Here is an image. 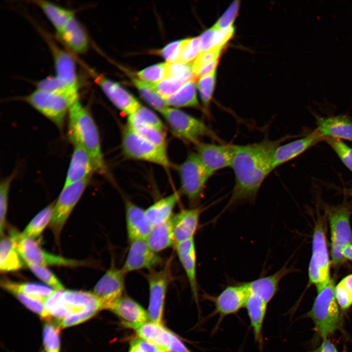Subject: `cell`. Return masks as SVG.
Here are the masks:
<instances>
[{
	"mask_svg": "<svg viewBox=\"0 0 352 352\" xmlns=\"http://www.w3.org/2000/svg\"><path fill=\"white\" fill-rule=\"evenodd\" d=\"M286 138L275 140L265 138L253 144L235 145L231 167L235 175V184L220 215L239 203L254 201L263 182L274 170L273 159L276 149Z\"/></svg>",
	"mask_w": 352,
	"mask_h": 352,
	"instance_id": "1",
	"label": "cell"
},
{
	"mask_svg": "<svg viewBox=\"0 0 352 352\" xmlns=\"http://www.w3.org/2000/svg\"><path fill=\"white\" fill-rule=\"evenodd\" d=\"M68 137L74 146L83 149L92 162L95 172L106 176L108 169L102 151L97 125L87 108L77 99L68 113Z\"/></svg>",
	"mask_w": 352,
	"mask_h": 352,
	"instance_id": "2",
	"label": "cell"
},
{
	"mask_svg": "<svg viewBox=\"0 0 352 352\" xmlns=\"http://www.w3.org/2000/svg\"><path fill=\"white\" fill-rule=\"evenodd\" d=\"M334 281L331 279L317 291L312 307L307 313L314 324V330L323 339L328 338L339 328L340 314L335 296Z\"/></svg>",
	"mask_w": 352,
	"mask_h": 352,
	"instance_id": "3",
	"label": "cell"
},
{
	"mask_svg": "<svg viewBox=\"0 0 352 352\" xmlns=\"http://www.w3.org/2000/svg\"><path fill=\"white\" fill-rule=\"evenodd\" d=\"M77 99L78 94L52 93L36 89L23 100L61 129L70 106Z\"/></svg>",
	"mask_w": 352,
	"mask_h": 352,
	"instance_id": "4",
	"label": "cell"
},
{
	"mask_svg": "<svg viewBox=\"0 0 352 352\" xmlns=\"http://www.w3.org/2000/svg\"><path fill=\"white\" fill-rule=\"evenodd\" d=\"M179 193L188 198L192 207H197L203 196L208 179L213 175L201 161L196 153H191L179 166Z\"/></svg>",
	"mask_w": 352,
	"mask_h": 352,
	"instance_id": "5",
	"label": "cell"
},
{
	"mask_svg": "<svg viewBox=\"0 0 352 352\" xmlns=\"http://www.w3.org/2000/svg\"><path fill=\"white\" fill-rule=\"evenodd\" d=\"M121 148L129 158L153 163L166 169L171 165L166 150L148 141L128 125L122 132Z\"/></svg>",
	"mask_w": 352,
	"mask_h": 352,
	"instance_id": "6",
	"label": "cell"
},
{
	"mask_svg": "<svg viewBox=\"0 0 352 352\" xmlns=\"http://www.w3.org/2000/svg\"><path fill=\"white\" fill-rule=\"evenodd\" d=\"M162 115L173 133L184 141L194 144L206 136L223 143L203 121L181 110L169 107Z\"/></svg>",
	"mask_w": 352,
	"mask_h": 352,
	"instance_id": "7",
	"label": "cell"
},
{
	"mask_svg": "<svg viewBox=\"0 0 352 352\" xmlns=\"http://www.w3.org/2000/svg\"><path fill=\"white\" fill-rule=\"evenodd\" d=\"M9 236L14 239L17 250L24 263L30 262L44 266H77L85 264L83 261L48 253L43 249L35 239L24 236L15 229L10 231Z\"/></svg>",
	"mask_w": 352,
	"mask_h": 352,
	"instance_id": "8",
	"label": "cell"
},
{
	"mask_svg": "<svg viewBox=\"0 0 352 352\" xmlns=\"http://www.w3.org/2000/svg\"><path fill=\"white\" fill-rule=\"evenodd\" d=\"M312 249L308 266L309 282L317 291L330 282V261L324 227L321 220L316 222L313 232Z\"/></svg>",
	"mask_w": 352,
	"mask_h": 352,
	"instance_id": "9",
	"label": "cell"
},
{
	"mask_svg": "<svg viewBox=\"0 0 352 352\" xmlns=\"http://www.w3.org/2000/svg\"><path fill=\"white\" fill-rule=\"evenodd\" d=\"M171 260L170 258L162 269L150 270L146 275L149 289L147 312L151 321L163 323L165 297L171 279Z\"/></svg>",
	"mask_w": 352,
	"mask_h": 352,
	"instance_id": "10",
	"label": "cell"
},
{
	"mask_svg": "<svg viewBox=\"0 0 352 352\" xmlns=\"http://www.w3.org/2000/svg\"><path fill=\"white\" fill-rule=\"evenodd\" d=\"M88 177L77 183L63 187L56 202L49 227L58 240L71 212L75 206L90 180Z\"/></svg>",
	"mask_w": 352,
	"mask_h": 352,
	"instance_id": "11",
	"label": "cell"
},
{
	"mask_svg": "<svg viewBox=\"0 0 352 352\" xmlns=\"http://www.w3.org/2000/svg\"><path fill=\"white\" fill-rule=\"evenodd\" d=\"M330 227L332 261L340 265L346 259L342 254L343 248L352 243V232L350 224V211L344 206L331 208L329 211Z\"/></svg>",
	"mask_w": 352,
	"mask_h": 352,
	"instance_id": "12",
	"label": "cell"
},
{
	"mask_svg": "<svg viewBox=\"0 0 352 352\" xmlns=\"http://www.w3.org/2000/svg\"><path fill=\"white\" fill-rule=\"evenodd\" d=\"M248 295V291L244 283L228 286L215 297L206 295L205 297L211 300L215 306L214 310L209 317L219 315L215 330L225 316L235 314L245 307Z\"/></svg>",
	"mask_w": 352,
	"mask_h": 352,
	"instance_id": "13",
	"label": "cell"
},
{
	"mask_svg": "<svg viewBox=\"0 0 352 352\" xmlns=\"http://www.w3.org/2000/svg\"><path fill=\"white\" fill-rule=\"evenodd\" d=\"M126 273L114 264L99 279L93 293L102 302L104 309H108L123 295Z\"/></svg>",
	"mask_w": 352,
	"mask_h": 352,
	"instance_id": "14",
	"label": "cell"
},
{
	"mask_svg": "<svg viewBox=\"0 0 352 352\" xmlns=\"http://www.w3.org/2000/svg\"><path fill=\"white\" fill-rule=\"evenodd\" d=\"M194 145L201 161L212 174L219 170L231 167L235 145H216L200 141Z\"/></svg>",
	"mask_w": 352,
	"mask_h": 352,
	"instance_id": "15",
	"label": "cell"
},
{
	"mask_svg": "<svg viewBox=\"0 0 352 352\" xmlns=\"http://www.w3.org/2000/svg\"><path fill=\"white\" fill-rule=\"evenodd\" d=\"M89 72L112 104L128 116L133 113L141 105L132 94L118 83L106 78L92 69H89Z\"/></svg>",
	"mask_w": 352,
	"mask_h": 352,
	"instance_id": "16",
	"label": "cell"
},
{
	"mask_svg": "<svg viewBox=\"0 0 352 352\" xmlns=\"http://www.w3.org/2000/svg\"><path fill=\"white\" fill-rule=\"evenodd\" d=\"M162 263V258L157 253L149 247L146 240H136L130 242L126 258L121 269L127 274L143 269H154Z\"/></svg>",
	"mask_w": 352,
	"mask_h": 352,
	"instance_id": "17",
	"label": "cell"
},
{
	"mask_svg": "<svg viewBox=\"0 0 352 352\" xmlns=\"http://www.w3.org/2000/svg\"><path fill=\"white\" fill-rule=\"evenodd\" d=\"M62 299L69 310L66 317L78 314L90 319L104 309L102 302L91 292L64 289L62 291Z\"/></svg>",
	"mask_w": 352,
	"mask_h": 352,
	"instance_id": "18",
	"label": "cell"
},
{
	"mask_svg": "<svg viewBox=\"0 0 352 352\" xmlns=\"http://www.w3.org/2000/svg\"><path fill=\"white\" fill-rule=\"evenodd\" d=\"M47 42L54 63L55 76L68 88L78 92L79 83L73 58L48 38Z\"/></svg>",
	"mask_w": 352,
	"mask_h": 352,
	"instance_id": "19",
	"label": "cell"
},
{
	"mask_svg": "<svg viewBox=\"0 0 352 352\" xmlns=\"http://www.w3.org/2000/svg\"><path fill=\"white\" fill-rule=\"evenodd\" d=\"M109 309L119 317L125 327L131 329L136 330L149 320L148 312L137 302L125 295Z\"/></svg>",
	"mask_w": 352,
	"mask_h": 352,
	"instance_id": "20",
	"label": "cell"
},
{
	"mask_svg": "<svg viewBox=\"0 0 352 352\" xmlns=\"http://www.w3.org/2000/svg\"><path fill=\"white\" fill-rule=\"evenodd\" d=\"M174 246L178 260L187 276L193 298L198 306L197 254L194 238L177 243Z\"/></svg>",
	"mask_w": 352,
	"mask_h": 352,
	"instance_id": "21",
	"label": "cell"
},
{
	"mask_svg": "<svg viewBox=\"0 0 352 352\" xmlns=\"http://www.w3.org/2000/svg\"><path fill=\"white\" fill-rule=\"evenodd\" d=\"M323 140H325V138L316 129L312 132L303 138L284 145H280L277 148L274 154L273 169L295 158L319 141Z\"/></svg>",
	"mask_w": 352,
	"mask_h": 352,
	"instance_id": "22",
	"label": "cell"
},
{
	"mask_svg": "<svg viewBox=\"0 0 352 352\" xmlns=\"http://www.w3.org/2000/svg\"><path fill=\"white\" fill-rule=\"evenodd\" d=\"M125 218L130 242L136 240H146L153 226L147 217L145 210L127 200L125 202Z\"/></svg>",
	"mask_w": 352,
	"mask_h": 352,
	"instance_id": "23",
	"label": "cell"
},
{
	"mask_svg": "<svg viewBox=\"0 0 352 352\" xmlns=\"http://www.w3.org/2000/svg\"><path fill=\"white\" fill-rule=\"evenodd\" d=\"M202 211V210L200 207H191L184 209L173 216L175 245L194 238Z\"/></svg>",
	"mask_w": 352,
	"mask_h": 352,
	"instance_id": "24",
	"label": "cell"
},
{
	"mask_svg": "<svg viewBox=\"0 0 352 352\" xmlns=\"http://www.w3.org/2000/svg\"><path fill=\"white\" fill-rule=\"evenodd\" d=\"M316 130L325 138L346 139L352 141V121L346 114L316 116Z\"/></svg>",
	"mask_w": 352,
	"mask_h": 352,
	"instance_id": "25",
	"label": "cell"
},
{
	"mask_svg": "<svg viewBox=\"0 0 352 352\" xmlns=\"http://www.w3.org/2000/svg\"><path fill=\"white\" fill-rule=\"evenodd\" d=\"M290 271V268L285 265L271 275L244 282V284L249 293L258 296L268 304L277 292L282 279Z\"/></svg>",
	"mask_w": 352,
	"mask_h": 352,
	"instance_id": "26",
	"label": "cell"
},
{
	"mask_svg": "<svg viewBox=\"0 0 352 352\" xmlns=\"http://www.w3.org/2000/svg\"><path fill=\"white\" fill-rule=\"evenodd\" d=\"M94 172L88 153L82 148L74 146L63 187L91 177Z\"/></svg>",
	"mask_w": 352,
	"mask_h": 352,
	"instance_id": "27",
	"label": "cell"
},
{
	"mask_svg": "<svg viewBox=\"0 0 352 352\" xmlns=\"http://www.w3.org/2000/svg\"><path fill=\"white\" fill-rule=\"evenodd\" d=\"M267 305L268 304L260 297L248 292L244 307L246 309L249 318L255 340L261 351H263L264 347L263 327Z\"/></svg>",
	"mask_w": 352,
	"mask_h": 352,
	"instance_id": "28",
	"label": "cell"
},
{
	"mask_svg": "<svg viewBox=\"0 0 352 352\" xmlns=\"http://www.w3.org/2000/svg\"><path fill=\"white\" fill-rule=\"evenodd\" d=\"M58 33L65 44L73 52L81 54L87 50L89 44L88 35L75 17Z\"/></svg>",
	"mask_w": 352,
	"mask_h": 352,
	"instance_id": "29",
	"label": "cell"
},
{
	"mask_svg": "<svg viewBox=\"0 0 352 352\" xmlns=\"http://www.w3.org/2000/svg\"><path fill=\"white\" fill-rule=\"evenodd\" d=\"M0 285L9 293L17 292L23 294L39 300L43 303L55 291L47 285L31 282H17L5 277L1 278Z\"/></svg>",
	"mask_w": 352,
	"mask_h": 352,
	"instance_id": "30",
	"label": "cell"
},
{
	"mask_svg": "<svg viewBox=\"0 0 352 352\" xmlns=\"http://www.w3.org/2000/svg\"><path fill=\"white\" fill-rule=\"evenodd\" d=\"M138 338L166 351L174 333L166 328L163 323L149 321L135 330Z\"/></svg>",
	"mask_w": 352,
	"mask_h": 352,
	"instance_id": "31",
	"label": "cell"
},
{
	"mask_svg": "<svg viewBox=\"0 0 352 352\" xmlns=\"http://www.w3.org/2000/svg\"><path fill=\"white\" fill-rule=\"evenodd\" d=\"M179 192L162 198L145 210L147 217L152 226L166 221L173 216V210L179 201Z\"/></svg>",
	"mask_w": 352,
	"mask_h": 352,
	"instance_id": "32",
	"label": "cell"
},
{
	"mask_svg": "<svg viewBox=\"0 0 352 352\" xmlns=\"http://www.w3.org/2000/svg\"><path fill=\"white\" fill-rule=\"evenodd\" d=\"M172 217L153 226L146 240L149 247L156 253L175 245Z\"/></svg>",
	"mask_w": 352,
	"mask_h": 352,
	"instance_id": "33",
	"label": "cell"
},
{
	"mask_svg": "<svg viewBox=\"0 0 352 352\" xmlns=\"http://www.w3.org/2000/svg\"><path fill=\"white\" fill-rule=\"evenodd\" d=\"M23 262L14 239L10 236L1 237L0 242V272L17 271L23 267Z\"/></svg>",
	"mask_w": 352,
	"mask_h": 352,
	"instance_id": "34",
	"label": "cell"
},
{
	"mask_svg": "<svg viewBox=\"0 0 352 352\" xmlns=\"http://www.w3.org/2000/svg\"><path fill=\"white\" fill-rule=\"evenodd\" d=\"M58 33L74 16L73 11L46 0H34Z\"/></svg>",
	"mask_w": 352,
	"mask_h": 352,
	"instance_id": "35",
	"label": "cell"
},
{
	"mask_svg": "<svg viewBox=\"0 0 352 352\" xmlns=\"http://www.w3.org/2000/svg\"><path fill=\"white\" fill-rule=\"evenodd\" d=\"M223 48L214 47L200 53L191 64L196 78H199L216 70Z\"/></svg>",
	"mask_w": 352,
	"mask_h": 352,
	"instance_id": "36",
	"label": "cell"
},
{
	"mask_svg": "<svg viewBox=\"0 0 352 352\" xmlns=\"http://www.w3.org/2000/svg\"><path fill=\"white\" fill-rule=\"evenodd\" d=\"M165 100L168 106L201 108L197 97L195 80L185 83L178 91Z\"/></svg>",
	"mask_w": 352,
	"mask_h": 352,
	"instance_id": "37",
	"label": "cell"
},
{
	"mask_svg": "<svg viewBox=\"0 0 352 352\" xmlns=\"http://www.w3.org/2000/svg\"><path fill=\"white\" fill-rule=\"evenodd\" d=\"M234 33V26L220 30L210 28L199 36L201 51H204L214 47H224L233 37Z\"/></svg>",
	"mask_w": 352,
	"mask_h": 352,
	"instance_id": "38",
	"label": "cell"
},
{
	"mask_svg": "<svg viewBox=\"0 0 352 352\" xmlns=\"http://www.w3.org/2000/svg\"><path fill=\"white\" fill-rule=\"evenodd\" d=\"M132 81L141 97L154 109L162 114L169 108L165 100L156 91L153 84L134 78Z\"/></svg>",
	"mask_w": 352,
	"mask_h": 352,
	"instance_id": "39",
	"label": "cell"
},
{
	"mask_svg": "<svg viewBox=\"0 0 352 352\" xmlns=\"http://www.w3.org/2000/svg\"><path fill=\"white\" fill-rule=\"evenodd\" d=\"M54 203H52L39 212L28 223L22 233L35 239L38 238L51 221Z\"/></svg>",
	"mask_w": 352,
	"mask_h": 352,
	"instance_id": "40",
	"label": "cell"
},
{
	"mask_svg": "<svg viewBox=\"0 0 352 352\" xmlns=\"http://www.w3.org/2000/svg\"><path fill=\"white\" fill-rule=\"evenodd\" d=\"M127 125L139 135L152 143L166 150L167 142L164 131L134 122H128Z\"/></svg>",
	"mask_w": 352,
	"mask_h": 352,
	"instance_id": "41",
	"label": "cell"
},
{
	"mask_svg": "<svg viewBox=\"0 0 352 352\" xmlns=\"http://www.w3.org/2000/svg\"><path fill=\"white\" fill-rule=\"evenodd\" d=\"M216 81V70L198 78L197 87L203 110L208 115L210 102L213 97Z\"/></svg>",
	"mask_w": 352,
	"mask_h": 352,
	"instance_id": "42",
	"label": "cell"
},
{
	"mask_svg": "<svg viewBox=\"0 0 352 352\" xmlns=\"http://www.w3.org/2000/svg\"><path fill=\"white\" fill-rule=\"evenodd\" d=\"M62 290H55L44 302L45 308L52 318L55 319L57 324L69 314V310L62 299Z\"/></svg>",
	"mask_w": 352,
	"mask_h": 352,
	"instance_id": "43",
	"label": "cell"
},
{
	"mask_svg": "<svg viewBox=\"0 0 352 352\" xmlns=\"http://www.w3.org/2000/svg\"><path fill=\"white\" fill-rule=\"evenodd\" d=\"M128 122L152 126L165 131V126L159 117L152 110L142 106L128 116Z\"/></svg>",
	"mask_w": 352,
	"mask_h": 352,
	"instance_id": "44",
	"label": "cell"
},
{
	"mask_svg": "<svg viewBox=\"0 0 352 352\" xmlns=\"http://www.w3.org/2000/svg\"><path fill=\"white\" fill-rule=\"evenodd\" d=\"M61 328L51 321L46 322L43 327V344L45 352H60Z\"/></svg>",
	"mask_w": 352,
	"mask_h": 352,
	"instance_id": "45",
	"label": "cell"
},
{
	"mask_svg": "<svg viewBox=\"0 0 352 352\" xmlns=\"http://www.w3.org/2000/svg\"><path fill=\"white\" fill-rule=\"evenodd\" d=\"M201 52L199 37L182 40L178 61L191 64Z\"/></svg>",
	"mask_w": 352,
	"mask_h": 352,
	"instance_id": "46",
	"label": "cell"
},
{
	"mask_svg": "<svg viewBox=\"0 0 352 352\" xmlns=\"http://www.w3.org/2000/svg\"><path fill=\"white\" fill-rule=\"evenodd\" d=\"M32 272L47 286L55 290H64V286L46 266L40 265L30 262H25Z\"/></svg>",
	"mask_w": 352,
	"mask_h": 352,
	"instance_id": "47",
	"label": "cell"
},
{
	"mask_svg": "<svg viewBox=\"0 0 352 352\" xmlns=\"http://www.w3.org/2000/svg\"><path fill=\"white\" fill-rule=\"evenodd\" d=\"M186 82L182 79L169 76L157 83L153 84V86L158 94L165 100L178 91Z\"/></svg>",
	"mask_w": 352,
	"mask_h": 352,
	"instance_id": "48",
	"label": "cell"
},
{
	"mask_svg": "<svg viewBox=\"0 0 352 352\" xmlns=\"http://www.w3.org/2000/svg\"><path fill=\"white\" fill-rule=\"evenodd\" d=\"M167 63L154 65L138 71L137 76L144 82L157 83L167 77Z\"/></svg>",
	"mask_w": 352,
	"mask_h": 352,
	"instance_id": "49",
	"label": "cell"
},
{
	"mask_svg": "<svg viewBox=\"0 0 352 352\" xmlns=\"http://www.w3.org/2000/svg\"><path fill=\"white\" fill-rule=\"evenodd\" d=\"M12 174L3 180L0 184V238L3 235V231L6 223V216L7 211L8 193L11 182L14 176Z\"/></svg>",
	"mask_w": 352,
	"mask_h": 352,
	"instance_id": "50",
	"label": "cell"
},
{
	"mask_svg": "<svg viewBox=\"0 0 352 352\" xmlns=\"http://www.w3.org/2000/svg\"><path fill=\"white\" fill-rule=\"evenodd\" d=\"M11 294L26 308L38 315L42 319L46 322L51 321L52 317L45 308L42 301L20 293L15 292Z\"/></svg>",
	"mask_w": 352,
	"mask_h": 352,
	"instance_id": "51",
	"label": "cell"
},
{
	"mask_svg": "<svg viewBox=\"0 0 352 352\" xmlns=\"http://www.w3.org/2000/svg\"><path fill=\"white\" fill-rule=\"evenodd\" d=\"M325 140L335 152L343 164L352 172V148L341 139L325 138Z\"/></svg>",
	"mask_w": 352,
	"mask_h": 352,
	"instance_id": "52",
	"label": "cell"
},
{
	"mask_svg": "<svg viewBox=\"0 0 352 352\" xmlns=\"http://www.w3.org/2000/svg\"><path fill=\"white\" fill-rule=\"evenodd\" d=\"M37 89L56 93L78 94V92L71 90L56 76H49L40 80L36 84Z\"/></svg>",
	"mask_w": 352,
	"mask_h": 352,
	"instance_id": "53",
	"label": "cell"
},
{
	"mask_svg": "<svg viewBox=\"0 0 352 352\" xmlns=\"http://www.w3.org/2000/svg\"><path fill=\"white\" fill-rule=\"evenodd\" d=\"M167 77H176L184 80L186 82L196 80L191 64H187L179 61L167 63Z\"/></svg>",
	"mask_w": 352,
	"mask_h": 352,
	"instance_id": "54",
	"label": "cell"
},
{
	"mask_svg": "<svg viewBox=\"0 0 352 352\" xmlns=\"http://www.w3.org/2000/svg\"><path fill=\"white\" fill-rule=\"evenodd\" d=\"M240 4L238 0L233 2L212 28L214 30H220L233 26V24L239 12Z\"/></svg>",
	"mask_w": 352,
	"mask_h": 352,
	"instance_id": "55",
	"label": "cell"
},
{
	"mask_svg": "<svg viewBox=\"0 0 352 352\" xmlns=\"http://www.w3.org/2000/svg\"><path fill=\"white\" fill-rule=\"evenodd\" d=\"M182 41V40H177L168 44L158 51V54L166 60L167 63L178 61Z\"/></svg>",
	"mask_w": 352,
	"mask_h": 352,
	"instance_id": "56",
	"label": "cell"
},
{
	"mask_svg": "<svg viewBox=\"0 0 352 352\" xmlns=\"http://www.w3.org/2000/svg\"><path fill=\"white\" fill-rule=\"evenodd\" d=\"M162 350L139 338L132 340L128 352H162Z\"/></svg>",
	"mask_w": 352,
	"mask_h": 352,
	"instance_id": "57",
	"label": "cell"
},
{
	"mask_svg": "<svg viewBox=\"0 0 352 352\" xmlns=\"http://www.w3.org/2000/svg\"><path fill=\"white\" fill-rule=\"evenodd\" d=\"M315 352H338L335 345L328 338L323 339L320 347Z\"/></svg>",
	"mask_w": 352,
	"mask_h": 352,
	"instance_id": "58",
	"label": "cell"
},
{
	"mask_svg": "<svg viewBox=\"0 0 352 352\" xmlns=\"http://www.w3.org/2000/svg\"><path fill=\"white\" fill-rule=\"evenodd\" d=\"M340 283L352 299V273L344 277Z\"/></svg>",
	"mask_w": 352,
	"mask_h": 352,
	"instance_id": "59",
	"label": "cell"
},
{
	"mask_svg": "<svg viewBox=\"0 0 352 352\" xmlns=\"http://www.w3.org/2000/svg\"><path fill=\"white\" fill-rule=\"evenodd\" d=\"M342 254L346 259L352 261V243L348 244L343 248Z\"/></svg>",
	"mask_w": 352,
	"mask_h": 352,
	"instance_id": "60",
	"label": "cell"
},
{
	"mask_svg": "<svg viewBox=\"0 0 352 352\" xmlns=\"http://www.w3.org/2000/svg\"><path fill=\"white\" fill-rule=\"evenodd\" d=\"M162 352H166V351H162Z\"/></svg>",
	"mask_w": 352,
	"mask_h": 352,
	"instance_id": "61",
	"label": "cell"
}]
</instances>
